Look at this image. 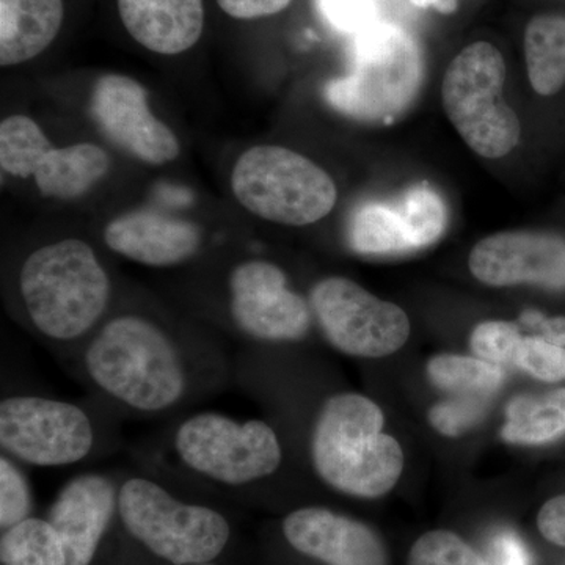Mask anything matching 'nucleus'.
Wrapping results in <instances>:
<instances>
[{
    "mask_svg": "<svg viewBox=\"0 0 565 565\" xmlns=\"http://www.w3.org/2000/svg\"><path fill=\"white\" fill-rule=\"evenodd\" d=\"M66 364L110 411L140 418L180 414L233 377L217 344L132 310L107 316Z\"/></svg>",
    "mask_w": 565,
    "mask_h": 565,
    "instance_id": "obj_1",
    "label": "nucleus"
},
{
    "mask_svg": "<svg viewBox=\"0 0 565 565\" xmlns=\"http://www.w3.org/2000/svg\"><path fill=\"white\" fill-rule=\"evenodd\" d=\"M17 294L22 321L68 363L110 315L114 282L87 241L65 237L22 259Z\"/></svg>",
    "mask_w": 565,
    "mask_h": 565,
    "instance_id": "obj_2",
    "label": "nucleus"
},
{
    "mask_svg": "<svg viewBox=\"0 0 565 565\" xmlns=\"http://www.w3.org/2000/svg\"><path fill=\"white\" fill-rule=\"evenodd\" d=\"M377 404L359 393H338L316 416L310 457L316 475L337 492L356 498L388 493L404 470L399 441L384 433Z\"/></svg>",
    "mask_w": 565,
    "mask_h": 565,
    "instance_id": "obj_3",
    "label": "nucleus"
},
{
    "mask_svg": "<svg viewBox=\"0 0 565 565\" xmlns=\"http://www.w3.org/2000/svg\"><path fill=\"white\" fill-rule=\"evenodd\" d=\"M162 463L174 475L222 489H247L280 470L282 446L264 419L199 412L178 419L167 435Z\"/></svg>",
    "mask_w": 565,
    "mask_h": 565,
    "instance_id": "obj_4",
    "label": "nucleus"
},
{
    "mask_svg": "<svg viewBox=\"0 0 565 565\" xmlns=\"http://www.w3.org/2000/svg\"><path fill=\"white\" fill-rule=\"evenodd\" d=\"M118 520L129 537L170 565L214 563L232 541L222 512L181 500L148 475L120 478Z\"/></svg>",
    "mask_w": 565,
    "mask_h": 565,
    "instance_id": "obj_5",
    "label": "nucleus"
},
{
    "mask_svg": "<svg viewBox=\"0 0 565 565\" xmlns=\"http://www.w3.org/2000/svg\"><path fill=\"white\" fill-rule=\"evenodd\" d=\"M424 76L423 52L412 33L379 21L355 36L351 73L327 84L326 98L355 120L392 122L414 103Z\"/></svg>",
    "mask_w": 565,
    "mask_h": 565,
    "instance_id": "obj_6",
    "label": "nucleus"
},
{
    "mask_svg": "<svg viewBox=\"0 0 565 565\" xmlns=\"http://www.w3.org/2000/svg\"><path fill=\"white\" fill-rule=\"evenodd\" d=\"M237 202L263 221L305 226L327 217L337 204V184L300 152L277 145L244 151L234 163Z\"/></svg>",
    "mask_w": 565,
    "mask_h": 565,
    "instance_id": "obj_7",
    "label": "nucleus"
},
{
    "mask_svg": "<svg viewBox=\"0 0 565 565\" xmlns=\"http://www.w3.org/2000/svg\"><path fill=\"white\" fill-rule=\"evenodd\" d=\"M505 63L493 44H470L451 62L441 84L449 121L465 143L486 159L509 154L522 136L519 117L504 102Z\"/></svg>",
    "mask_w": 565,
    "mask_h": 565,
    "instance_id": "obj_8",
    "label": "nucleus"
},
{
    "mask_svg": "<svg viewBox=\"0 0 565 565\" xmlns=\"http://www.w3.org/2000/svg\"><path fill=\"white\" fill-rule=\"evenodd\" d=\"M98 440V424L79 404L22 393L0 401V448L22 465L81 463L95 455Z\"/></svg>",
    "mask_w": 565,
    "mask_h": 565,
    "instance_id": "obj_9",
    "label": "nucleus"
},
{
    "mask_svg": "<svg viewBox=\"0 0 565 565\" xmlns=\"http://www.w3.org/2000/svg\"><path fill=\"white\" fill-rule=\"evenodd\" d=\"M310 305L323 337L345 355L382 359L399 351L411 337L403 308L349 278H323L311 291Z\"/></svg>",
    "mask_w": 565,
    "mask_h": 565,
    "instance_id": "obj_10",
    "label": "nucleus"
},
{
    "mask_svg": "<svg viewBox=\"0 0 565 565\" xmlns=\"http://www.w3.org/2000/svg\"><path fill=\"white\" fill-rule=\"evenodd\" d=\"M226 289L230 322L244 340L294 343L310 332L311 305L289 288L288 277L277 264L245 259L233 267Z\"/></svg>",
    "mask_w": 565,
    "mask_h": 565,
    "instance_id": "obj_11",
    "label": "nucleus"
},
{
    "mask_svg": "<svg viewBox=\"0 0 565 565\" xmlns=\"http://www.w3.org/2000/svg\"><path fill=\"white\" fill-rule=\"evenodd\" d=\"M92 114L102 131L134 158L151 166L173 162L181 145L166 122L148 106L143 85L122 74H106L96 82Z\"/></svg>",
    "mask_w": 565,
    "mask_h": 565,
    "instance_id": "obj_12",
    "label": "nucleus"
},
{
    "mask_svg": "<svg viewBox=\"0 0 565 565\" xmlns=\"http://www.w3.org/2000/svg\"><path fill=\"white\" fill-rule=\"evenodd\" d=\"M120 478L107 473L74 476L55 494L46 520L61 537L70 565H92L118 519Z\"/></svg>",
    "mask_w": 565,
    "mask_h": 565,
    "instance_id": "obj_13",
    "label": "nucleus"
},
{
    "mask_svg": "<svg viewBox=\"0 0 565 565\" xmlns=\"http://www.w3.org/2000/svg\"><path fill=\"white\" fill-rule=\"evenodd\" d=\"M470 270L489 286L533 282L565 289V241L545 232H503L484 237L470 253Z\"/></svg>",
    "mask_w": 565,
    "mask_h": 565,
    "instance_id": "obj_14",
    "label": "nucleus"
},
{
    "mask_svg": "<svg viewBox=\"0 0 565 565\" xmlns=\"http://www.w3.org/2000/svg\"><path fill=\"white\" fill-rule=\"evenodd\" d=\"M282 537L300 555L323 565H388V553L373 527L319 505L282 519Z\"/></svg>",
    "mask_w": 565,
    "mask_h": 565,
    "instance_id": "obj_15",
    "label": "nucleus"
},
{
    "mask_svg": "<svg viewBox=\"0 0 565 565\" xmlns=\"http://www.w3.org/2000/svg\"><path fill=\"white\" fill-rule=\"evenodd\" d=\"M104 244L129 262L170 269L192 262L202 250L203 236L195 223L184 218L136 211L107 223Z\"/></svg>",
    "mask_w": 565,
    "mask_h": 565,
    "instance_id": "obj_16",
    "label": "nucleus"
},
{
    "mask_svg": "<svg viewBox=\"0 0 565 565\" xmlns=\"http://www.w3.org/2000/svg\"><path fill=\"white\" fill-rule=\"evenodd\" d=\"M118 11L129 35L156 54L191 50L204 29L203 0H118Z\"/></svg>",
    "mask_w": 565,
    "mask_h": 565,
    "instance_id": "obj_17",
    "label": "nucleus"
},
{
    "mask_svg": "<svg viewBox=\"0 0 565 565\" xmlns=\"http://www.w3.org/2000/svg\"><path fill=\"white\" fill-rule=\"evenodd\" d=\"M63 17V0H0V65H21L46 51Z\"/></svg>",
    "mask_w": 565,
    "mask_h": 565,
    "instance_id": "obj_18",
    "label": "nucleus"
},
{
    "mask_svg": "<svg viewBox=\"0 0 565 565\" xmlns=\"http://www.w3.org/2000/svg\"><path fill=\"white\" fill-rule=\"evenodd\" d=\"M109 169V154L102 147L76 143L65 148L51 147L41 158L33 178L43 195L73 200L90 191Z\"/></svg>",
    "mask_w": 565,
    "mask_h": 565,
    "instance_id": "obj_19",
    "label": "nucleus"
},
{
    "mask_svg": "<svg viewBox=\"0 0 565 565\" xmlns=\"http://www.w3.org/2000/svg\"><path fill=\"white\" fill-rule=\"evenodd\" d=\"M527 76L539 95L553 96L565 85V17L539 14L525 31Z\"/></svg>",
    "mask_w": 565,
    "mask_h": 565,
    "instance_id": "obj_20",
    "label": "nucleus"
},
{
    "mask_svg": "<svg viewBox=\"0 0 565 565\" xmlns=\"http://www.w3.org/2000/svg\"><path fill=\"white\" fill-rule=\"evenodd\" d=\"M565 434V388L519 396L505 408L501 437L512 445H544Z\"/></svg>",
    "mask_w": 565,
    "mask_h": 565,
    "instance_id": "obj_21",
    "label": "nucleus"
},
{
    "mask_svg": "<svg viewBox=\"0 0 565 565\" xmlns=\"http://www.w3.org/2000/svg\"><path fill=\"white\" fill-rule=\"evenodd\" d=\"M349 245L362 255L415 252L414 241L397 204L367 203L353 214Z\"/></svg>",
    "mask_w": 565,
    "mask_h": 565,
    "instance_id": "obj_22",
    "label": "nucleus"
},
{
    "mask_svg": "<svg viewBox=\"0 0 565 565\" xmlns=\"http://www.w3.org/2000/svg\"><path fill=\"white\" fill-rule=\"evenodd\" d=\"M427 375L438 388L455 396L490 397L503 384L501 366L482 359L441 353L427 363Z\"/></svg>",
    "mask_w": 565,
    "mask_h": 565,
    "instance_id": "obj_23",
    "label": "nucleus"
},
{
    "mask_svg": "<svg viewBox=\"0 0 565 565\" xmlns=\"http://www.w3.org/2000/svg\"><path fill=\"white\" fill-rule=\"evenodd\" d=\"M2 565H70L61 537L46 519L25 520L2 531L0 537Z\"/></svg>",
    "mask_w": 565,
    "mask_h": 565,
    "instance_id": "obj_24",
    "label": "nucleus"
},
{
    "mask_svg": "<svg viewBox=\"0 0 565 565\" xmlns=\"http://www.w3.org/2000/svg\"><path fill=\"white\" fill-rule=\"evenodd\" d=\"M51 147L46 134L25 115H11L0 122V166L11 177H33Z\"/></svg>",
    "mask_w": 565,
    "mask_h": 565,
    "instance_id": "obj_25",
    "label": "nucleus"
},
{
    "mask_svg": "<svg viewBox=\"0 0 565 565\" xmlns=\"http://www.w3.org/2000/svg\"><path fill=\"white\" fill-rule=\"evenodd\" d=\"M396 204L403 212L415 250L429 247L444 236L448 225V210L445 200L433 185L427 182L414 185Z\"/></svg>",
    "mask_w": 565,
    "mask_h": 565,
    "instance_id": "obj_26",
    "label": "nucleus"
},
{
    "mask_svg": "<svg viewBox=\"0 0 565 565\" xmlns=\"http://www.w3.org/2000/svg\"><path fill=\"white\" fill-rule=\"evenodd\" d=\"M33 492L24 465L13 457L0 455V530L20 525L32 519Z\"/></svg>",
    "mask_w": 565,
    "mask_h": 565,
    "instance_id": "obj_27",
    "label": "nucleus"
},
{
    "mask_svg": "<svg viewBox=\"0 0 565 565\" xmlns=\"http://www.w3.org/2000/svg\"><path fill=\"white\" fill-rule=\"evenodd\" d=\"M407 565H490L484 557L451 531L423 534L408 553Z\"/></svg>",
    "mask_w": 565,
    "mask_h": 565,
    "instance_id": "obj_28",
    "label": "nucleus"
},
{
    "mask_svg": "<svg viewBox=\"0 0 565 565\" xmlns=\"http://www.w3.org/2000/svg\"><path fill=\"white\" fill-rule=\"evenodd\" d=\"M523 337L515 323L489 321L479 323L471 333V349L478 359L498 366L514 364Z\"/></svg>",
    "mask_w": 565,
    "mask_h": 565,
    "instance_id": "obj_29",
    "label": "nucleus"
},
{
    "mask_svg": "<svg viewBox=\"0 0 565 565\" xmlns=\"http://www.w3.org/2000/svg\"><path fill=\"white\" fill-rule=\"evenodd\" d=\"M327 24L356 36L381 21V0H316Z\"/></svg>",
    "mask_w": 565,
    "mask_h": 565,
    "instance_id": "obj_30",
    "label": "nucleus"
},
{
    "mask_svg": "<svg viewBox=\"0 0 565 565\" xmlns=\"http://www.w3.org/2000/svg\"><path fill=\"white\" fill-rule=\"evenodd\" d=\"M489 397L455 396L434 405L429 419L438 433L446 437H460L484 418Z\"/></svg>",
    "mask_w": 565,
    "mask_h": 565,
    "instance_id": "obj_31",
    "label": "nucleus"
},
{
    "mask_svg": "<svg viewBox=\"0 0 565 565\" xmlns=\"http://www.w3.org/2000/svg\"><path fill=\"white\" fill-rule=\"evenodd\" d=\"M515 366L539 381L559 382L565 379V349L541 337H523Z\"/></svg>",
    "mask_w": 565,
    "mask_h": 565,
    "instance_id": "obj_32",
    "label": "nucleus"
},
{
    "mask_svg": "<svg viewBox=\"0 0 565 565\" xmlns=\"http://www.w3.org/2000/svg\"><path fill=\"white\" fill-rule=\"evenodd\" d=\"M292 0H217L218 7L234 20H258L280 13Z\"/></svg>",
    "mask_w": 565,
    "mask_h": 565,
    "instance_id": "obj_33",
    "label": "nucleus"
},
{
    "mask_svg": "<svg viewBox=\"0 0 565 565\" xmlns=\"http://www.w3.org/2000/svg\"><path fill=\"white\" fill-rule=\"evenodd\" d=\"M537 526L546 541L565 546V494L552 498L542 505L537 515Z\"/></svg>",
    "mask_w": 565,
    "mask_h": 565,
    "instance_id": "obj_34",
    "label": "nucleus"
},
{
    "mask_svg": "<svg viewBox=\"0 0 565 565\" xmlns=\"http://www.w3.org/2000/svg\"><path fill=\"white\" fill-rule=\"evenodd\" d=\"M490 557V565H530V553L525 544L509 531L494 535Z\"/></svg>",
    "mask_w": 565,
    "mask_h": 565,
    "instance_id": "obj_35",
    "label": "nucleus"
},
{
    "mask_svg": "<svg viewBox=\"0 0 565 565\" xmlns=\"http://www.w3.org/2000/svg\"><path fill=\"white\" fill-rule=\"evenodd\" d=\"M522 322L537 330L539 337L544 338L548 343L565 348V318L546 319L541 313L527 311L522 316Z\"/></svg>",
    "mask_w": 565,
    "mask_h": 565,
    "instance_id": "obj_36",
    "label": "nucleus"
},
{
    "mask_svg": "<svg viewBox=\"0 0 565 565\" xmlns=\"http://www.w3.org/2000/svg\"><path fill=\"white\" fill-rule=\"evenodd\" d=\"M418 9H433L441 14L455 13L459 7V0H411Z\"/></svg>",
    "mask_w": 565,
    "mask_h": 565,
    "instance_id": "obj_37",
    "label": "nucleus"
},
{
    "mask_svg": "<svg viewBox=\"0 0 565 565\" xmlns=\"http://www.w3.org/2000/svg\"><path fill=\"white\" fill-rule=\"evenodd\" d=\"M199 565H215L214 563H210V564H199Z\"/></svg>",
    "mask_w": 565,
    "mask_h": 565,
    "instance_id": "obj_38",
    "label": "nucleus"
}]
</instances>
